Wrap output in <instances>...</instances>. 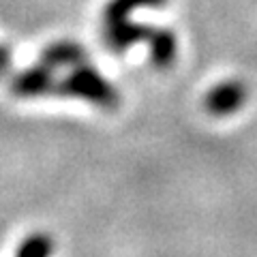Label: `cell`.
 <instances>
[{
	"instance_id": "1",
	"label": "cell",
	"mask_w": 257,
	"mask_h": 257,
	"mask_svg": "<svg viewBox=\"0 0 257 257\" xmlns=\"http://www.w3.org/2000/svg\"><path fill=\"white\" fill-rule=\"evenodd\" d=\"M58 96H71V99H82L101 109H116L120 103V94L111 82H107L94 67L88 62H82L77 67L69 69V73L62 79H56L54 92Z\"/></svg>"
},
{
	"instance_id": "2",
	"label": "cell",
	"mask_w": 257,
	"mask_h": 257,
	"mask_svg": "<svg viewBox=\"0 0 257 257\" xmlns=\"http://www.w3.org/2000/svg\"><path fill=\"white\" fill-rule=\"evenodd\" d=\"M246 99H248V88L244 82H240V79H223V82L214 84L206 92L204 107L210 116L223 118L242 109Z\"/></svg>"
},
{
	"instance_id": "3",
	"label": "cell",
	"mask_w": 257,
	"mask_h": 257,
	"mask_svg": "<svg viewBox=\"0 0 257 257\" xmlns=\"http://www.w3.org/2000/svg\"><path fill=\"white\" fill-rule=\"evenodd\" d=\"M54 84H56V73L39 60L37 64H32L26 71L13 79L11 90L13 94L22 96V99H32V96H45L54 92Z\"/></svg>"
},
{
	"instance_id": "4",
	"label": "cell",
	"mask_w": 257,
	"mask_h": 257,
	"mask_svg": "<svg viewBox=\"0 0 257 257\" xmlns=\"http://www.w3.org/2000/svg\"><path fill=\"white\" fill-rule=\"evenodd\" d=\"M86 60H88L86 50L75 41H56L47 45L41 54V62L47 64L54 73L58 69H73Z\"/></svg>"
},
{
	"instance_id": "5",
	"label": "cell",
	"mask_w": 257,
	"mask_h": 257,
	"mask_svg": "<svg viewBox=\"0 0 257 257\" xmlns=\"http://www.w3.org/2000/svg\"><path fill=\"white\" fill-rule=\"evenodd\" d=\"M148 50H150V62L155 64L157 69L165 71L178 58V39H176L172 30L157 28L155 37H152L148 43Z\"/></svg>"
},
{
	"instance_id": "6",
	"label": "cell",
	"mask_w": 257,
	"mask_h": 257,
	"mask_svg": "<svg viewBox=\"0 0 257 257\" xmlns=\"http://www.w3.org/2000/svg\"><path fill=\"white\" fill-rule=\"evenodd\" d=\"M165 5L167 0H109L103 9V22L124 20L131 18V13H135L138 9H159Z\"/></svg>"
},
{
	"instance_id": "7",
	"label": "cell",
	"mask_w": 257,
	"mask_h": 257,
	"mask_svg": "<svg viewBox=\"0 0 257 257\" xmlns=\"http://www.w3.org/2000/svg\"><path fill=\"white\" fill-rule=\"evenodd\" d=\"M52 240L45 234H32L20 244L15 257H50L52 255Z\"/></svg>"
},
{
	"instance_id": "8",
	"label": "cell",
	"mask_w": 257,
	"mask_h": 257,
	"mask_svg": "<svg viewBox=\"0 0 257 257\" xmlns=\"http://www.w3.org/2000/svg\"><path fill=\"white\" fill-rule=\"evenodd\" d=\"M9 60H11L9 50L0 45V71H5V69H7V64H9Z\"/></svg>"
}]
</instances>
